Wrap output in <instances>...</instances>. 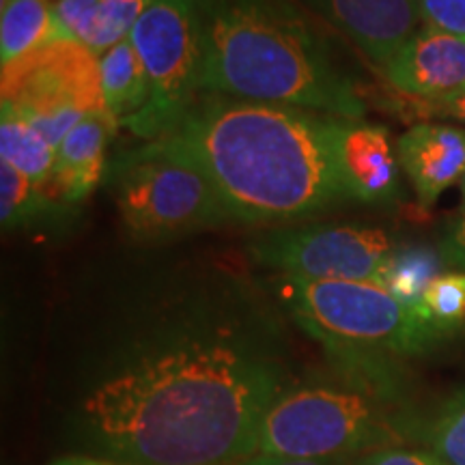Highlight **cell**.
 Instances as JSON below:
<instances>
[{
	"mask_svg": "<svg viewBox=\"0 0 465 465\" xmlns=\"http://www.w3.org/2000/svg\"><path fill=\"white\" fill-rule=\"evenodd\" d=\"M420 444L444 465H465V388L422 424Z\"/></svg>",
	"mask_w": 465,
	"mask_h": 465,
	"instance_id": "cell-20",
	"label": "cell"
},
{
	"mask_svg": "<svg viewBox=\"0 0 465 465\" xmlns=\"http://www.w3.org/2000/svg\"><path fill=\"white\" fill-rule=\"evenodd\" d=\"M444 257L452 263L465 267V216L452 226L449 235H446L444 246H441Z\"/></svg>",
	"mask_w": 465,
	"mask_h": 465,
	"instance_id": "cell-28",
	"label": "cell"
},
{
	"mask_svg": "<svg viewBox=\"0 0 465 465\" xmlns=\"http://www.w3.org/2000/svg\"><path fill=\"white\" fill-rule=\"evenodd\" d=\"M201 93L364 119L366 102L302 0H196Z\"/></svg>",
	"mask_w": 465,
	"mask_h": 465,
	"instance_id": "cell-3",
	"label": "cell"
},
{
	"mask_svg": "<svg viewBox=\"0 0 465 465\" xmlns=\"http://www.w3.org/2000/svg\"><path fill=\"white\" fill-rule=\"evenodd\" d=\"M153 3L155 0H102L84 45L93 54L102 56L104 52L130 37L134 26Z\"/></svg>",
	"mask_w": 465,
	"mask_h": 465,
	"instance_id": "cell-22",
	"label": "cell"
},
{
	"mask_svg": "<svg viewBox=\"0 0 465 465\" xmlns=\"http://www.w3.org/2000/svg\"><path fill=\"white\" fill-rule=\"evenodd\" d=\"M119 130L108 113L89 114L56 147L48 185L52 201L75 209L106 179L108 141Z\"/></svg>",
	"mask_w": 465,
	"mask_h": 465,
	"instance_id": "cell-14",
	"label": "cell"
},
{
	"mask_svg": "<svg viewBox=\"0 0 465 465\" xmlns=\"http://www.w3.org/2000/svg\"><path fill=\"white\" fill-rule=\"evenodd\" d=\"M422 25L465 37V0H416Z\"/></svg>",
	"mask_w": 465,
	"mask_h": 465,
	"instance_id": "cell-24",
	"label": "cell"
},
{
	"mask_svg": "<svg viewBox=\"0 0 465 465\" xmlns=\"http://www.w3.org/2000/svg\"><path fill=\"white\" fill-rule=\"evenodd\" d=\"M267 284L284 315L330 356H414L441 339L416 306L377 282L276 274Z\"/></svg>",
	"mask_w": 465,
	"mask_h": 465,
	"instance_id": "cell-5",
	"label": "cell"
},
{
	"mask_svg": "<svg viewBox=\"0 0 465 465\" xmlns=\"http://www.w3.org/2000/svg\"><path fill=\"white\" fill-rule=\"evenodd\" d=\"M403 97L410 102V110L414 114L427 116V119H433V116H441V119H457L465 124V91L459 93V95L446 97V100H416V97H407V95Z\"/></svg>",
	"mask_w": 465,
	"mask_h": 465,
	"instance_id": "cell-26",
	"label": "cell"
},
{
	"mask_svg": "<svg viewBox=\"0 0 465 465\" xmlns=\"http://www.w3.org/2000/svg\"><path fill=\"white\" fill-rule=\"evenodd\" d=\"M130 39L149 78V102L124 125L143 143L182 124L201 95V39L196 0H155Z\"/></svg>",
	"mask_w": 465,
	"mask_h": 465,
	"instance_id": "cell-7",
	"label": "cell"
},
{
	"mask_svg": "<svg viewBox=\"0 0 465 465\" xmlns=\"http://www.w3.org/2000/svg\"><path fill=\"white\" fill-rule=\"evenodd\" d=\"M61 203L52 201L48 192L35 188L26 174H22L7 162L0 164V223L3 229H26L50 218H63L72 213Z\"/></svg>",
	"mask_w": 465,
	"mask_h": 465,
	"instance_id": "cell-18",
	"label": "cell"
},
{
	"mask_svg": "<svg viewBox=\"0 0 465 465\" xmlns=\"http://www.w3.org/2000/svg\"><path fill=\"white\" fill-rule=\"evenodd\" d=\"M330 358L328 369L298 375L270 407L261 455L358 459L420 441L422 424L391 358Z\"/></svg>",
	"mask_w": 465,
	"mask_h": 465,
	"instance_id": "cell-4",
	"label": "cell"
},
{
	"mask_svg": "<svg viewBox=\"0 0 465 465\" xmlns=\"http://www.w3.org/2000/svg\"><path fill=\"white\" fill-rule=\"evenodd\" d=\"M351 465H444L431 450L414 446H394L351 459Z\"/></svg>",
	"mask_w": 465,
	"mask_h": 465,
	"instance_id": "cell-25",
	"label": "cell"
},
{
	"mask_svg": "<svg viewBox=\"0 0 465 465\" xmlns=\"http://www.w3.org/2000/svg\"><path fill=\"white\" fill-rule=\"evenodd\" d=\"M394 250L392 237L377 226L304 224L278 226L254 237L248 257L282 276L381 284Z\"/></svg>",
	"mask_w": 465,
	"mask_h": 465,
	"instance_id": "cell-8",
	"label": "cell"
},
{
	"mask_svg": "<svg viewBox=\"0 0 465 465\" xmlns=\"http://www.w3.org/2000/svg\"><path fill=\"white\" fill-rule=\"evenodd\" d=\"M237 465H351V459H291L257 452Z\"/></svg>",
	"mask_w": 465,
	"mask_h": 465,
	"instance_id": "cell-27",
	"label": "cell"
},
{
	"mask_svg": "<svg viewBox=\"0 0 465 465\" xmlns=\"http://www.w3.org/2000/svg\"><path fill=\"white\" fill-rule=\"evenodd\" d=\"M0 97L3 108L28 124L106 113L100 56L74 39L45 42L3 67Z\"/></svg>",
	"mask_w": 465,
	"mask_h": 465,
	"instance_id": "cell-9",
	"label": "cell"
},
{
	"mask_svg": "<svg viewBox=\"0 0 465 465\" xmlns=\"http://www.w3.org/2000/svg\"><path fill=\"white\" fill-rule=\"evenodd\" d=\"M341 119L201 93L168 136L209 174L231 220L284 224L351 201L339 160Z\"/></svg>",
	"mask_w": 465,
	"mask_h": 465,
	"instance_id": "cell-2",
	"label": "cell"
},
{
	"mask_svg": "<svg viewBox=\"0 0 465 465\" xmlns=\"http://www.w3.org/2000/svg\"><path fill=\"white\" fill-rule=\"evenodd\" d=\"M339 160L349 199L388 205L399 194V155L391 132L364 119L339 121Z\"/></svg>",
	"mask_w": 465,
	"mask_h": 465,
	"instance_id": "cell-12",
	"label": "cell"
},
{
	"mask_svg": "<svg viewBox=\"0 0 465 465\" xmlns=\"http://www.w3.org/2000/svg\"><path fill=\"white\" fill-rule=\"evenodd\" d=\"M274 295L224 267L168 270L102 345L78 397L93 455L136 465H237L300 373Z\"/></svg>",
	"mask_w": 465,
	"mask_h": 465,
	"instance_id": "cell-1",
	"label": "cell"
},
{
	"mask_svg": "<svg viewBox=\"0 0 465 465\" xmlns=\"http://www.w3.org/2000/svg\"><path fill=\"white\" fill-rule=\"evenodd\" d=\"M440 274L441 257L431 248H397L383 272L381 287H386L405 304L418 306L424 291Z\"/></svg>",
	"mask_w": 465,
	"mask_h": 465,
	"instance_id": "cell-19",
	"label": "cell"
},
{
	"mask_svg": "<svg viewBox=\"0 0 465 465\" xmlns=\"http://www.w3.org/2000/svg\"><path fill=\"white\" fill-rule=\"evenodd\" d=\"M102 91L106 113L116 127H124L149 102V78L144 65L127 37L100 56Z\"/></svg>",
	"mask_w": 465,
	"mask_h": 465,
	"instance_id": "cell-15",
	"label": "cell"
},
{
	"mask_svg": "<svg viewBox=\"0 0 465 465\" xmlns=\"http://www.w3.org/2000/svg\"><path fill=\"white\" fill-rule=\"evenodd\" d=\"M54 31V0H3L0 61L3 67L39 45Z\"/></svg>",
	"mask_w": 465,
	"mask_h": 465,
	"instance_id": "cell-16",
	"label": "cell"
},
{
	"mask_svg": "<svg viewBox=\"0 0 465 465\" xmlns=\"http://www.w3.org/2000/svg\"><path fill=\"white\" fill-rule=\"evenodd\" d=\"M50 465H136V463H127V461H119V459H108V457H97V455H67L56 459Z\"/></svg>",
	"mask_w": 465,
	"mask_h": 465,
	"instance_id": "cell-29",
	"label": "cell"
},
{
	"mask_svg": "<svg viewBox=\"0 0 465 465\" xmlns=\"http://www.w3.org/2000/svg\"><path fill=\"white\" fill-rule=\"evenodd\" d=\"M0 155L3 162L26 174L35 188L48 192L56 149L28 121L7 108H3L0 119Z\"/></svg>",
	"mask_w": 465,
	"mask_h": 465,
	"instance_id": "cell-17",
	"label": "cell"
},
{
	"mask_svg": "<svg viewBox=\"0 0 465 465\" xmlns=\"http://www.w3.org/2000/svg\"><path fill=\"white\" fill-rule=\"evenodd\" d=\"M459 185H461V194H463V209H465V177H463V182L459 183Z\"/></svg>",
	"mask_w": 465,
	"mask_h": 465,
	"instance_id": "cell-30",
	"label": "cell"
},
{
	"mask_svg": "<svg viewBox=\"0 0 465 465\" xmlns=\"http://www.w3.org/2000/svg\"><path fill=\"white\" fill-rule=\"evenodd\" d=\"M106 183L134 242L166 243L231 220L209 174L171 136L121 151Z\"/></svg>",
	"mask_w": 465,
	"mask_h": 465,
	"instance_id": "cell-6",
	"label": "cell"
},
{
	"mask_svg": "<svg viewBox=\"0 0 465 465\" xmlns=\"http://www.w3.org/2000/svg\"><path fill=\"white\" fill-rule=\"evenodd\" d=\"M325 26L381 72L407 39L420 31L416 0H302Z\"/></svg>",
	"mask_w": 465,
	"mask_h": 465,
	"instance_id": "cell-10",
	"label": "cell"
},
{
	"mask_svg": "<svg viewBox=\"0 0 465 465\" xmlns=\"http://www.w3.org/2000/svg\"><path fill=\"white\" fill-rule=\"evenodd\" d=\"M418 312L435 332L446 336L465 325V272H446L429 284Z\"/></svg>",
	"mask_w": 465,
	"mask_h": 465,
	"instance_id": "cell-21",
	"label": "cell"
},
{
	"mask_svg": "<svg viewBox=\"0 0 465 465\" xmlns=\"http://www.w3.org/2000/svg\"><path fill=\"white\" fill-rule=\"evenodd\" d=\"M380 75L392 91L416 100H446L465 91V37L422 26Z\"/></svg>",
	"mask_w": 465,
	"mask_h": 465,
	"instance_id": "cell-11",
	"label": "cell"
},
{
	"mask_svg": "<svg viewBox=\"0 0 465 465\" xmlns=\"http://www.w3.org/2000/svg\"><path fill=\"white\" fill-rule=\"evenodd\" d=\"M403 168L418 205L431 209L440 196L465 177V130L444 124H418L397 141Z\"/></svg>",
	"mask_w": 465,
	"mask_h": 465,
	"instance_id": "cell-13",
	"label": "cell"
},
{
	"mask_svg": "<svg viewBox=\"0 0 465 465\" xmlns=\"http://www.w3.org/2000/svg\"><path fill=\"white\" fill-rule=\"evenodd\" d=\"M102 0H54V31L52 39H74L84 44L93 17Z\"/></svg>",
	"mask_w": 465,
	"mask_h": 465,
	"instance_id": "cell-23",
	"label": "cell"
}]
</instances>
